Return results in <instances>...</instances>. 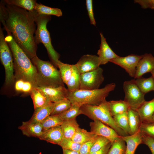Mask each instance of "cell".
Returning <instances> with one entry per match:
<instances>
[{
	"instance_id": "6da1fadb",
	"label": "cell",
	"mask_w": 154,
	"mask_h": 154,
	"mask_svg": "<svg viewBox=\"0 0 154 154\" xmlns=\"http://www.w3.org/2000/svg\"><path fill=\"white\" fill-rule=\"evenodd\" d=\"M4 3L5 7L0 9V22L4 29L11 34L31 60L37 56V45L34 35L36 29L35 21L37 13L35 10L30 12Z\"/></svg>"
},
{
	"instance_id": "7a4b0ae2",
	"label": "cell",
	"mask_w": 154,
	"mask_h": 154,
	"mask_svg": "<svg viewBox=\"0 0 154 154\" xmlns=\"http://www.w3.org/2000/svg\"><path fill=\"white\" fill-rule=\"evenodd\" d=\"M5 40L11 51L14 66L15 81L22 79L31 82L37 87L36 69L31 59L14 40L11 34L7 32Z\"/></svg>"
},
{
	"instance_id": "3957f363",
	"label": "cell",
	"mask_w": 154,
	"mask_h": 154,
	"mask_svg": "<svg viewBox=\"0 0 154 154\" xmlns=\"http://www.w3.org/2000/svg\"><path fill=\"white\" fill-rule=\"evenodd\" d=\"M31 60L36 69L37 87L64 86L59 70L52 63L41 60L37 56Z\"/></svg>"
},
{
	"instance_id": "277c9868",
	"label": "cell",
	"mask_w": 154,
	"mask_h": 154,
	"mask_svg": "<svg viewBox=\"0 0 154 154\" xmlns=\"http://www.w3.org/2000/svg\"><path fill=\"white\" fill-rule=\"evenodd\" d=\"M116 86L115 83H112L101 88L92 90L80 89L69 92L67 98L72 104L76 103L80 106L84 104L98 105L106 100V98Z\"/></svg>"
},
{
	"instance_id": "5b68a950",
	"label": "cell",
	"mask_w": 154,
	"mask_h": 154,
	"mask_svg": "<svg viewBox=\"0 0 154 154\" xmlns=\"http://www.w3.org/2000/svg\"><path fill=\"white\" fill-rule=\"evenodd\" d=\"M81 114L93 120H98L110 127L121 136L128 135L119 127L115 122L110 113L108 101L106 100L98 105L84 104L80 108Z\"/></svg>"
},
{
	"instance_id": "8992f818",
	"label": "cell",
	"mask_w": 154,
	"mask_h": 154,
	"mask_svg": "<svg viewBox=\"0 0 154 154\" xmlns=\"http://www.w3.org/2000/svg\"><path fill=\"white\" fill-rule=\"evenodd\" d=\"M51 19L50 15H39L37 13L35 21L37 27L34 38L37 45L40 43L43 44L53 64L56 66L60 56L52 45L50 33L46 26L47 23Z\"/></svg>"
},
{
	"instance_id": "52a82bcc",
	"label": "cell",
	"mask_w": 154,
	"mask_h": 154,
	"mask_svg": "<svg viewBox=\"0 0 154 154\" xmlns=\"http://www.w3.org/2000/svg\"><path fill=\"white\" fill-rule=\"evenodd\" d=\"M0 58L5 71V83L9 86L15 82L13 60L11 51L5 40L3 29L0 26Z\"/></svg>"
},
{
	"instance_id": "ba28073f",
	"label": "cell",
	"mask_w": 154,
	"mask_h": 154,
	"mask_svg": "<svg viewBox=\"0 0 154 154\" xmlns=\"http://www.w3.org/2000/svg\"><path fill=\"white\" fill-rule=\"evenodd\" d=\"M123 89L125 93L124 100L131 109L137 111L146 101L145 94L136 84L134 79L125 81Z\"/></svg>"
},
{
	"instance_id": "9c48e42d",
	"label": "cell",
	"mask_w": 154,
	"mask_h": 154,
	"mask_svg": "<svg viewBox=\"0 0 154 154\" xmlns=\"http://www.w3.org/2000/svg\"><path fill=\"white\" fill-rule=\"evenodd\" d=\"M103 72V69L99 67L95 70L81 74L80 89H99L104 80Z\"/></svg>"
},
{
	"instance_id": "30bf717a",
	"label": "cell",
	"mask_w": 154,
	"mask_h": 154,
	"mask_svg": "<svg viewBox=\"0 0 154 154\" xmlns=\"http://www.w3.org/2000/svg\"><path fill=\"white\" fill-rule=\"evenodd\" d=\"M142 55L131 54L125 57H119L110 62L119 66L124 69L131 77L134 78L137 66Z\"/></svg>"
},
{
	"instance_id": "8fae6325",
	"label": "cell",
	"mask_w": 154,
	"mask_h": 154,
	"mask_svg": "<svg viewBox=\"0 0 154 154\" xmlns=\"http://www.w3.org/2000/svg\"><path fill=\"white\" fill-rule=\"evenodd\" d=\"M90 131L96 135L105 137L111 143L119 138V136L113 128L97 120L90 123Z\"/></svg>"
},
{
	"instance_id": "7c38bea8",
	"label": "cell",
	"mask_w": 154,
	"mask_h": 154,
	"mask_svg": "<svg viewBox=\"0 0 154 154\" xmlns=\"http://www.w3.org/2000/svg\"><path fill=\"white\" fill-rule=\"evenodd\" d=\"M75 65L81 74L96 69L100 62L98 56L87 54L82 56Z\"/></svg>"
},
{
	"instance_id": "4fadbf2b",
	"label": "cell",
	"mask_w": 154,
	"mask_h": 154,
	"mask_svg": "<svg viewBox=\"0 0 154 154\" xmlns=\"http://www.w3.org/2000/svg\"><path fill=\"white\" fill-rule=\"evenodd\" d=\"M40 91L52 102H55L67 98L69 91L64 86L58 87H36Z\"/></svg>"
},
{
	"instance_id": "5bb4252c",
	"label": "cell",
	"mask_w": 154,
	"mask_h": 154,
	"mask_svg": "<svg viewBox=\"0 0 154 154\" xmlns=\"http://www.w3.org/2000/svg\"><path fill=\"white\" fill-rule=\"evenodd\" d=\"M101 43L97 54L100 62V65L105 64L112 60L119 57L110 48L102 33H100Z\"/></svg>"
},
{
	"instance_id": "9a60e30c",
	"label": "cell",
	"mask_w": 154,
	"mask_h": 154,
	"mask_svg": "<svg viewBox=\"0 0 154 154\" xmlns=\"http://www.w3.org/2000/svg\"><path fill=\"white\" fill-rule=\"evenodd\" d=\"M154 69V56L150 53H145L139 61L134 79L142 77L144 74L151 72Z\"/></svg>"
},
{
	"instance_id": "2e32d148",
	"label": "cell",
	"mask_w": 154,
	"mask_h": 154,
	"mask_svg": "<svg viewBox=\"0 0 154 154\" xmlns=\"http://www.w3.org/2000/svg\"><path fill=\"white\" fill-rule=\"evenodd\" d=\"M18 128L24 135L29 137L39 138L44 132L40 123H33L29 120L23 122Z\"/></svg>"
},
{
	"instance_id": "e0dca14e",
	"label": "cell",
	"mask_w": 154,
	"mask_h": 154,
	"mask_svg": "<svg viewBox=\"0 0 154 154\" xmlns=\"http://www.w3.org/2000/svg\"><path fill=\"white\" fill-rule=\"evenodd\" d=\"M63 138V132L60 125L51 128L44 132L39 138L59 145Z\"/></svg>"
},
{
	"instance_id": "ac0fdd59",
	"label": "cell",
	"mask_w": 154,
	"mask_h": 154,
	"mask_svg": "<svg viewBox=\"0 0 154 154\" xmlns=\"http://www.w3.org/2000/svg\"><path fill=\"white\" fill-rule=\"evenodd\" d=\"M140 116L141 123H152L154 113V98L145 101L136 111Z\"/></svg>"
},
{
	"instance_id": "d6986e66",
	"label": "cell",
	"mask_w": 154,
	"mask_h": 154,
	"mask_svg": "<svg viewBox=\"0 0 154 154\" xmlns=\"http://www.w3.org/2000/svg\"><path fill=\"white\" fill-rule=\"evenodd\" d=\"M121 137L126 143L125 154H135L138 146L142 143V135L139 129L133 135Z\"/></svg>"
},
{
	"instance_id": "ffe728a7",
	"label": "cell",
	"mask_w": 154,
	"mask_h": 154,
	"mask_svg": "<svg viewBox=\"0 0 154 154\" xmlns=\"http://www.w3.org/2000/svg\"><path fill=\"white\" fill-rule=\"evenodd\" d=\"M53 102H51L46 106L35 109L34 112L29 121L33 123H41L52 113Z\"/></svg>"
},
{
	"instance_id": "44dd1931",
	"label": "cell",
	"mask_w": 154,
	"mask_h": 154,
	"mask_svg": "<svg viewBox=\"0 0 154 154\" xmlns=\"http://www.w3.org/2000/svg\"><path fill=\"white\" fill-rule=\"evenodd\" d=\"M30 95L33 100L34 109L46 106L52 102L36 88H34L32 90Z\"/></svg>"
},
{
	"instance_id": "7402d4cb",
	"label": "cell",
	"mask_w": 154,
	"mask_h": 154,
	"mask_svg": "<svg viewBox=\"0 0 154 154\" xmlns=\"http://www.w3.org/2000/svg\"><path fill=\"white\" fill-rule=\"evenodd\" d=\"M130 135L134 134L139 129L141 123L140 116L136 111L129 108L127 111Z\"/></svg>"
},
{
	"instance_id": "603a6c76",
	"label": "cell",
	"mask_w": 154,
	"mask_h": 154,
	"mask_svg": "<svg viewBox=\"0 0 154 154\" xmlns=\"http://www.w3.org/2000/svg\"><path fill=\"white\" fill-rule=\"evenodd\" d=\"M64 137L72 138L79 127L76 118L63 121L61 125Z\"/></svg>"
},
{
	"instance_id": "cb8c5ba5",
	"label": "cell",
	"mask_w": 154,
	"mask_h": 154,
	"mask_svg": "<svg viewBox=\"0 0 154 154\" xmlns=\"http://www.w3.org/2000/svg\"><path fill=\"white\" fill-rule=\"evenodd\" d=\"M81 74L75 64L72 65L71 76L66 84L69 92H72L80 89Z\"/></svg>"
},
{
	"instance_id": "d4e9b609",
	"label": "cell",
	"mask_w": 154,
	"mask_h": 154,
	"mask_svg": "<svg viewBox=\"0 0 154 154\" xmlns=\"http://www.w3.org/2000/svg\"><path fill=\"white\" fill-rule=\"evenodd\" d=\"M97 136L90 131L79 127L71 139L75 142L82 144L94 139Z\"/></svg>"
},
{
	"instance_id": "484cf974",
	"label": "cell",
	"mask_w": 154,
	"mask_h": 154,
	"mask_svg": "<svg viewBox=\"0 0 154 154\" xmlns=\"http://www.w3.org/2000/svg\"><path fill=\"white\" fill-rule=\"evenodd\" d=\"M109 110L112 116H114L127 112L129 108L124 100H112L108 101Z\"/></svg>"
},
{
	"instance_id": "4316f807",
	"label": "cell",
	"mask_w": 154,
	"mask_h": 154,
	"mask_svg": "<svg viewBox=\"0 0 154 154\" xmlns=\"http://www.w3.org/2000/svg\"><path fill=\"white\" fill-rule=\"evenodd\" d=\"M134 79L136 84L145 95L150 91H154V80L152 76L147 78L142 77Z\"/></svg>"
},
{
	"instance_id": "83f0119b",
	"label": "cell",
	"mask_w": 154,
	"mask_h": 154,
	"mask_svg": "<svg viewBox=\"0 0 154 154\" xmlns=\"http://www.w3.org/2000/svg\"><path fill=\"white\" fill-rule=\"evenodd\" d=\"M3 1L6 4L17 6L30 12L35 10L37 3L36 0H4Z\"/></svg>"
},
{
	"instance_id": "f1b7e54d",
	"label": "cell",
	"mask_w": 154,
	"mask_h": 154,
	"mask_svg": "<svg viewBox=\"0 0 154 154\" xmlns=\"http://www.w3.org/2000/svg\"><path fill=\"white\" fill-rule=\"evenodd\" d=\"M35 10L39 15H54L58 17L62 15V11L60 9L48 7L41 3H36Z\"/></svg>"
},
{
	"instance_id": "f546056e",
	"label": "cell",
	"mask_w": 154,
	"mask_h": 154,
	"mask_svg": "<svg viewBox=\"0 0 154 154\" xmlns=\"http://www.w3.org/2000/svg\"><path fill=\"white\" fill-rule=\"evenodd\" d=\"M63 121L59 115H50L42 121L44 132L55 127L60 125Z\"/></svg>"
},
{
	"instance_id": "4dcf8cb0",
	"label": "cell",
	"mask_w": 154,
	"mask_h": 154,
	"mask_svg": "<svg viewBox=\"0 0 154 154\" xmlns=\"http://www.w3.org/2000/svg\"><path fill=\"white\" fill-rule=\"evenodd\" d=\"M72 104L71 102L68 98L54 102L50 115H60L68 109Z\"/></svg>"
},
{
	"instance_id": "1f68e13d",
	"label": "cell",
	"mask_w": 154,
	"mask_h": 154,
	"mask_svg": "<svg viewBox=\"0 0 154 154\" xmlns=\"http://www.w3.org/2000/svg\"><path fill=\"white\" fill-rule=\"evenodd\" d=\"M56 67L59 68L62 79L66 84L72 73V65L63 63L59 60L56 63Z\"/></svg>"
},
{
	"instance_id": "d6a6232c",
	"label": "cell",
	"mask_w": 154,
	"mask_h": 154,
	"mask_svg": "<svg viewBox=\"0 0 154 154\" xmlns=\"http://www.w3.org/2000/svg\"><path fill=\"white\" fill-rule=\"evenodd\" d=\"M114 121L117 126L130 135V130L128 123L127 112L117 115L113 116Z\"/></svg>"
},
{
	"instance_id": "836d02e7",
	"label": "cell",
	"mask_w": 154,
	"mask_h": 154,
	"mask_svg": "<svg viewBox=\"0 0 154 154\" xmlns=\"http://www.w3.org/2000/svg\"><path fill=\"white\" fill-rule=\"evenodd\" d=\"M15 90L18 92L30 94L32 90L35 88L31 82L22 79H19L15 81Z\"/></svg>"
},
{
	"instance_id": "e575fe53",
	"label": "cell",
	"mask_w": 154,
	"mask_h": 154,
	"mask_svg": "<svg viewBox=\"0 0 154 154\" xmlns=\"http://www.w3.org/2000/svg\"><path fill=\"white\" fill-rule=\"evenodd\" d=\"M80 107L77 104H72L68 109L59 115L63 121L76 118L78 116L81 114Z\"/></svg>"
},
{
	"instance_id": "d590c367",
	"label": "cell",
	"mask_w": 154,
	"mask_h": 154,
	"mask_svg": "<svg viewBox=\"0 0 154 154\" xmlns=\"http://www.w3.org/2000/svg\"><path fill=\"white\" fill-rule=\"evenodd\" d=\"M121 136L111 143V145L107 154H125L126 145Z\"/></svg>"
},
{
	"instance_id": "8d00e7d4",
	"label": "cell",
	"mask_w": 154,
	"mask_h": 154,
	"mask_svg": "<svg viewBox=\"0 0 154 154\" xmlns=\"http://www.w3.org/2000/svg\"><path fill=\"white\" fill-rule=\"evenodd\" d=\"M81 145L74 141L71 138L64 137L59 145L62 149L79 151Z\"/></svg>"
},
{
	"instance_id": "74e56055",
	"label": "cell",
	"mask_w": 154,
	"mask_h": 154,
	"mask_svg": "<svg viewBox=\"0 0 154 154\" xmlns=\"http://www.w3.org/2000/svg\"><path fill=\"white\" fill-rule=\"evenodd\" d=\"M110 142V141L106 138L97 135L91 149L90 154L98 151Z\"/></svg>"
},
{
	"instance_id": "f35d334b",
	"label": "cell",
	"mask_w": 154,
	"mask_h": 154,
	"mask_svg": "<svg viewBox=\"0 0 154 154\" xmlns=\"http://www.w3.org/2000/svg\"><path fill=\"white\" fill-rule=\"evenodd\" d=\"M139 129L142 133L154 139V123H141Z\"/></svg>"
},
{
	"instance_id": "ab89813d",
	"label": "cell",
	"mask_w": 154,
	"mask_h": 154,
	"mask_svg": "<svg viewBox=\"0 0 154 154\" xmlns=\"http://www.w3.org/2000/svg\"><path fill=\"white\" fill-rule=\"evenodd\" d=\"M96 138L82 144L78 151L79 154H90L91 149L94 143Z\"/></svg>"
},
{
	"instance_id": "60d3db41",
	"label": "cell",
	"mask_w": 154,
	"mask_h": 154,
	"mask_svg": "<svg viewBox=\"0 0 154 154\" xmlns=\"http://www.w3.org/2000/svg\"><path fill=\"white\" fill-rule=\"evenodd\" d=\"M86 5L91 24L96 26V22L94 15L92 1L86 0Z\"/></svg>"
},
{
	"instance_id": "b9f144b4",
	"label": "cell",
	"mask_w": 154,
	"mask_h": 154,
	"mask_svg": "<svg viewBox=\"0 0 154 154\" xmlns=\"http://www.w3.org/2000/svg\"><path fill=\"white\" fill-rule=\"evenodd\" d=\"M141 133L142 143L147 145L150 149L152 154H154V139Z\"/></svg>"
},
{
	"instance_id": "7bdbcfd3",
	"label": "cell",
	"mask_w": 154,
	"mask_h": 154,
	"mask_svg": "<svg viewBox=\"0 0 154 154\" xmlns=\"http://www.w3.org/2000/svg\"><path fill=\"white\" fill-rule=\"evenodd\" d=\"M134 1L135 3L139 4L143 9H154V0H135Z\"/></svg>"
},
{
	"instance_id": "ee69618b",
	"label": "cell",
	"mask_w": 154,
	"mask_h": 154,
	"mask_svg": "<svg viewBox=\"0 0 154 154\" xmlns=\"http://www.w3.org/2000/svg\"><path fill=\"white\" fill-rule=\"evenodd\" d=\"M111 145V143L110 142L98 151L90 154H107Z\"/></svg>"
},
{
	"instance_id": "f6af8a7d",
	"label": "cell",
	"mask_w": 154,
	"mask_h": 154,
	"mask_svg": "<svg viewBox=\"0 0 154 154\" xmlns=\"http://www.w3.org/2000/svg\"><path fill=\"white\" fill-rule=\"evenodd\" d=\"M63 154H80L78 151L62 149Z\"/></svg>"
},
{
	"instance_id": "bcb514c9",
	"label": "cell",
	"mask_w": 154,
	"mask_h": 154,
	"mask_svg": "<svg viewBox=\"0 0 154 154\" xmlns=\"http://www.w3.org/2000/svg\"><path fill=\"white\" fill-rule=\"evenodd\" d=\"M150 73L151 74V76L153 77L154 80V69Z\"/></svg>"
},
{
	"instance_id": "7dc6e473",
	"label": "cell",
	"mask_w": 154,
	"mask_h": 154,
	"mask_svg": "<svg viewBox=\"0 0 154 154\" xmlns=\"http://www.w3.org/2000/svg\"><path fill=\"white\" fill-rule=\"evenodd\" d=\"M152 121V123H154V113L153 116Z\"/></svg>"
}]
</instances>
